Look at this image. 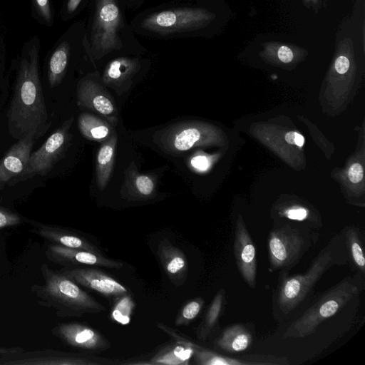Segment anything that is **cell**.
I'll list each match as a JSON object with an SVG mask.
<instances>
[{
  "label": "cell",
  "instance_id": "cell-22",
  "mask_svg": "<svg viewBox=\"0 0 365 365\" xmlns=\"http://www.w3.org/2000/svg\"><path fill=\"white\" fill-rule=\"evenodd\" d=\"M226 304L225 291L220 289L214 297L202 322L197 329V336L200 340H206L216 329Z\"/></svg>",
  "mask_w": 365,
  "mask_h": 365
},
{
  "label": "cell",
  "instance_id": "cell-41",
  "mask_svg": "<svg viewBox=\"0 0 365 365\" xmlns=\"http://www.w3.org/2000/svg\"><path fill=\"white\" fill-rule=\"evenodd\" d=\"M2 184H3V182H0V188L2 187V186H1V185H2Z\"/></svg>",
  "mask_w": 365,
  "mask_h": 365
},
{
  "label": "cell",
  "instance_id": "cell-10",
  "mask_svg": "<svg viewBox=\"0 0 365 365\" xmlns=\"http://www.w3.org/2000/svg\"><path fill=\"white\" fill-rule=\"evenodd\" d=\"M1 357L0 364L6 365H113L119 361L91 354L68 353L54 350L21 352Z\"/></svg>",
  "mask_w": 365,
  "mask_h": 365
},
{
  "label": "cell",
  "instance_id": "cell-36",
  "mask_svg": "<svg viewBox=\"0 0 365 365\" xmlns=\"http://www.w3.org/2000/svg\"><path fill=\"white\" fill-rule=\"evenodd\" d=\"M285 140L292 145H296L299 147H302L304 143V137L294 131L287 133L284 136Z\"/></svg>",
  "mask_w": 365,
  "mask_h": 365
},
{
  "label": "cell",
  "instance_id": "cell-34",
  "mask_svg": "<svg viewBox=\"0 0 365 365\" xmlns=\"http://www.w3.org/2000/svg\"><path fill=\"white\" fill-rule=\"evenodd\" d=\"M191 166L200 171H205L210 167V160L205 155H197L190 160Z\"/></svg>",
  "mask_w": 365,
  "mask_h": 365
},
{
  "label": "cell",
  "instance_id": "cell-6",
  "mask_svg": "<svg viewBox=\"0 0 365 365\" xmlns=\"http://www.w3.org/2000/svg\"><path fill=\"white\" fill-rule=\"evenodd\" d=\"M358 274L347 277L324 292L302 315L285 329V339L304 338L314 334L325 320L335 315L361 291Z\"/></svg>",
  "mask_w": 365,
  "mask_h": 365
},
{
  "label": "cell",
  "instance_id": "cell-21",
  "mask_svg": "<svg viewBox=\"0 0 365 365\" xmlns=\"http://www.w3.org/2000/svg\"><path fill=\"white\" fill-rule=\"evenodd\" d=\"M341 232L344 237L349 262L358 271V274L364 277L365 256L362 231L354 227H349L344 229Z\"/></svg>",
  "mask_w": 365,
  "mask_h": 365
},
{
  "label": "cell",
  "instance_id": "cell-13",
  "mask_svg": "<svg viewBox=\"0 0 365 365\" xmlns=\"http://www.w3.org/2000/svg\"><path fill=\"white\" fill-rule=\"evenodd\" d=\"M47 259L63 267H102L119 269L123 262L108 258L103 254L50 244L46 250Z\"/></svg>",
  "mask_w": 365,
  "mask_h": 365
},
{
  "label": "cell",
  "instance_id": "cell-25",
  "mask_svg": "<svg viewBox=\"0 0 365 365\" xmlns=\"http://www.w3.org/2000/svg\"><path fill=\"white\" fill-rule=\"evenodd\" d=\"M192 357V351L177 342L161 349L154 354L148 364H186Z\"/></svg>",
  "mask_w": 365,
  "mask_h": 365
},
{
  "label": "cell",
  "instance_id": "cell-35",
  "mask_svg": "<svg viewBox=\"0 0 365 365\" xmlns=\"http://www.w3.org/2000/svg\"><path fill=\"white\" fill-rule=\"evenodd\" d=\"M349 178L353 183L359 182L364 175V170L362 166L359 163L353 164L348 173Z\"/></svg>",
  "mask_w": 365,
  "mask_h": 365
},
{
  "label": "cell",
  "instance_id": "cell-8",
  "mask_svg": "<svg viewBox=\"0 0 365 365\" xmlns=\"http://www.w3.org/2000/svg\"><path fill=\"white\" fill-rule=\"evenodd\" d=\"M86 22H73L62 34L47 56V76L51 88L58 86L68 68L86 54Z\"/></svg>",
  "mask_w": 365,
  "mask_h": 365
},
{
  "label": "cell",
  "instance_id": "cell-23",
  "mask_svg": "<svg viewBox=\"0 0 365 365\" xmlns=\"http://www.w3.org/2000/svg\"><path fill=\"white\" fill-rule=\"evenodd\" d=\"M117 135L115 133L100 148L97 155L96 174L99 189L103 190L108 184L111 175Z\"/></svg>",
  "mask_w": 365,
  "mask_h": 365
},
{
  "label": "cell",
  "instance_id": "cell-5",
  "mask_svg": "<svg viewBox=\"0 0 365 365\" xmlns=\"http://www.w3.org/2000/svg\"><path fill=\"white\" fill-rule=\"evenodd\" d=\"M44 283L31 287L37 303L52 309L60 317H80L105 311V307L78 284L46 263L41 267Z\"/></svg>",
  "mask_w": 365,
  "mask_h": 365
},
{
  "label": "cell",
  "instance_id": "cell-19",
  "mask_svg": "<svg viewBox=\"0 0 365 365\" xmlns=\"http://www.w3.org/2000/svg\"><path fill=\"white\" fill-rule=\"evenodd\" d=\"M157 252L170 279L176 285L182 284L186 278L187 271L184 253L166 239L159 242Z\"/></svg>",
  "mask_w": 365,
  "mask_h": 365
},
{
  "label": "cell",
  "instance_id": "cell-32",
  "mask_svg": "<svg viewBox=\"0 0 365 365\" xmlns=\"http://www.w3.org/2000/svg\"><path fill=\"white\" fill-rule=\"evenodd\" d=\"M24 220L18 213L0 206V231L4 228L20 225Z\"/></svg>",
  "mask_w": 365,
  "mask_h": 365
},
{
  "label": "cell",
  "instance_id": "cell-26",
  "mask_svg": "<svg viewBox=\"0 0 365 365\" xmlns=\"http://www.w3.org/2000/svg\"><path fill=\"white\" fill-rule=\"evenodd\" d=\"M78 126L81 133L91 140H105L110 133V128L106 122L88 113L80 115Z\"/></svg>",
  "mask_w": 365,
  "mask_h": 365
},
{
  "label": "cell",
  "instance_id": "cell-3",
  "mask_svg": "<svg viewBox=\"0 0 365 365\" xmlns=\"http://www.w3.org/2000/svg\"><path fill=\"white\" fill-rule=\"evenodd\" d=\"M217 17L202 4L173 1L145 9L130 24L138 36L158 40L197 37L205 35Z\"/></svg>",
  "mask_w": 365,
  "mask_h": 365
},
{
  "label": "cell",
  "instance_id": "cell-18",
  "mask_svg": "<svg viewBox=\"0 0 365 365\" xmlns=\"http://www.w3.org/2000/svg\"><path fill=\"white\" fill-rule=\"evenodd\" d=\"M36 139L28 135L19 140L0 160V182H9L18 177L26 166Z\"/></svg>",
  "mask_w": 365,
  "mask_h": 365
},
{
  "label": "cell",
  "instance_id": "cell-9",
  "mask_svg": "<svg viewBox=\"0 0 365 365\" xmlns=\"http://www.w3.org/2000/svg\"><path fill=\"white\" fill-rule=\"evenodd\" d=\"M73 120V118L66 120L38 150L31 154L24 171L14 178L16 182L36 175H45L53 168L65 150Z\"/></svg>",
  "mask_w": 365,
  "mask_h": 365
},
{
  "label": "cell",
  "instance_id": "cell-39",
  "mask_svg": "<svg viewBox=\"0 0 365 365\" xmlns=\"http://www.w3.org/2000/svg\"><path fill=\"white\" fill-rule=\"evenodd\" d=\"M0 21V62L1 60V58L4 55L5 49H6V44L4 41V35L3 34L2 26Z\"/></svg>",
  "mask_w": 365,
  "mask_h": 365
},
{
  "label": "cell",
  "instance_id": "cell-24",
  "mask_svg": "<svg viewBox=\"0 0 365 365\" xmlns=\"http://www.w3.org/2000/svg\"><path fill=\"white\" fill-rule=\"evenodd\" d=\"M125 178V186L128 187L130 197L135 199H148L154 196L156 191V180L151 175L139 173L130 168Z\"/></svg>",
  "mask_w": 365,
  "mask_h": 365
},
{
  "label": "cell",
  "instance_id": "cell-33",
  "mask_svg": "<svg viewBox=\"0 0 365 365\" xmlns=\"http://www.w3.org/2000/svg\"><path fill=\"white\" fill-rule=\"evenodd\" d=\"M272 44L274 49H276L277 58L281 62L289 63L292 61L294 57L293 48L276 43H272Z\"/></svg>",
  "mask_w": 365,
  "mask_h": 365
},
{
  "label": "cell",
  "instance_id": "cell-28",
  "mask_svg": "<svg viewBox=\"0 0 365 365\" xmlns=\"http://www.w3.org/2000/svg\"><path fill=\"white\" fill-rule=\"evenodd\" d=\"M204 304V300L201 297H196L188 302L178 313L175 319L177 326L187 325L197 317Z\"/></svg>",
  "mask_w": 365,
  "mask_h": 365
},
{
  "label": "cell",
  "instance_id": "cell-12",
  "mask_svg": "<svg viewBox=\"0 0 365 365\" xmlns=\"http://www.w3.org/2000/svg\"><path fill=\"white\" fill-rule=\"evenodd\" d=\"M51 332L63 343L75 349L100 352L110 347V343L102 334L82 323L58 324Z\"/></svg>",
  "mask_w": 365,
  "mask_h": 365
},
{
  "label": "cell",
  "instance_id": "cell-2",
  "mask_svg": "<svg viewBox=\"0 0 365 365\" xmlns=\"http://www.w3.org/2000/svg\"><path fill=\"white\" fill-rule=\"evenodd\" d=\"M125 10L120 0H91L85 45L93 65L115 56L148 53L127 21Z\"/></svg>",
  "mask_w": 365,
  "mask_h": 365
},
{
  "label": "cell",
  "instance_id": "cell-14",
  "mask_svg": "<svg viewBox=\"0 0 365 365\" xmlns=\"http://www.w3.org/2000/svg\"><path fill=\"white\" fill-rule=\"evenodd\" d=\"M233 252L240 274L250 288L255 289L257 285V252L242 218L238 219L235 227Z\"/></svg>",
  "mask_w": 365,
  "mask_h": 365
},
{
  "label": "cell",
  "instance_id": "cell-38",
  "mask_svg": "<svg viewBox=\"0 0 365 365\" xmlns=\"http://www.w3.org/2000/svg\"><path fill=\"white\" fill-rule=\"evenodd\" d=\"M125 7L128 9H138L142 6L145 0H120Z\"/></svg>",
  "mask_w": 365,
  "mask_h": 365
},
{
  "label": "cell",
  "instance_id": "cell-16",
  "mask_svg": "<svg viewBox=\"0 0 365 365\" xmlns=\"http://www.w3.org/2000/svg\"><path fill=\"white\" fill-rule=\"evenodd\" d=\"M24 221L31 226V232L37 235L51 244L102 254L101 250L96 245L74 231L26 218H24Z\"/></svg>",
  "mask_w": 365,
  "mask_h": 365
},
{
  "label": "cell",
  "instance_id": "cell-11",
  "mask_svg": "<svg viewBox=\"0 0 365 365\" xmlns=\"http://www.w3.org/2000/svg\"><path fill=\"white\" fill-rule=\"evenodd\" d=\"M59 271L79 286L108 298L118 299L129 293L122 284L98 269L90 267H63Z\"/></svg>",
  "mask_w": 365,
  "mask_h": 365
},
{
  "label": "cell",
  "instance_id": "cell-42",
  "mask_svg": "<svg viewBox=\"0 0 365 365\" xmlns=\"http://www.w3.org/2000/svg\"><path fill=\"white\" fill-rule=\"evenodd\" d=\"M195 1H198V0H195Z\"/></svg>",
  "mask_w": 365,
  "mask_h": 365
},
{
  "label": "cell",
  "instance_id": "cell-40",
  "mask_svg": "<svg viewBox=\"0 0 365 365\" xmlns=\"http://www.w3.org/2000/svg\"><path fill=\"white\" fill-rule=\"evenodd\" d=\"M319 1L320 0H304L305 4L308 6H311L313 8L318 6L319 5Z\"/></svg>",
  "mask_w": 365,
  "mask_h": 365
},
{
  "label": "cell",
  "instance_id": "cell-29",
  "mask_svg": "<svg viewBox=\"0 0 365 365\" xmlns=\"http://www.w3.org/2000/svg\"><path fill=\"white\" fill-rule=\"evenodd\" d=\"M238 358L244 365H284L289 364L286 357L269 354H247Z\"/></svg>",
  "mask_w": 365,
  "mask_h": 365
},
{
  "label": "cell",
  "instance_id": "cell-20",
  "mask_svg": "<svg viewBox=\"0 0 365 365\" xmlns=\"http://www.w3.org/2000/svg\"><path fill=\"white\" fill-rule=\"evenodd\" d=\"M253 331L244 324H234L226 327L216 339L215 346L233 354L247 350L252 344Z\"/></svg>",
  "mask_w": 365,
  "mask_h": 365
},
{
  "label": "cell",
  "instance_id": "cell-37",
  "mask_svg": "<svg viewBox=\"0 0 365 365\" xmlns=\"http://www.w3.org/2000/svg\"><path fill=\"white\" fill-rule=\"evenodd\" d=\"M24 351L21 347H0V356L15 355Z\"/></svg>",
  "mask_w": 365,
  "mask_h": 365
},
{
  "label": "cell",
  "instance_id": "cell-27",
  "mask_svg": "<svg viewBox=\"0 0 365 365\" xmlns=\"http://www.w3.org/2000/svg\"><path fill=\"white\" fill-rule=\"evenodd\" d=\"M192 358L195 363L202 365H243L239 358H232L220 355L207 349L194 341L190 346Z\"/></svg>",
  "mask_w": 365,
  "mask_h": 365
},
{
  "label": "cell",
  "instance_id": "cell-7",
  "mask_svg": "<svg viewBox=\"0 0 365 365\" xmlns=\"http://www.w3.org/2000/svg\"><path fill=\"white\" fill-rule=\"evenodd\" d=\"M320 234L302 224L275 225L269 232L267 247L269 271H289L313 248Z\"/></svg>",
  "mask_w": 365,
  "mask_h": 365
},
{
  "label": "cell",
  "instance_id": "cell-30",
  "mask_svg": "<svg viewBox=\"0 0 365 365\" xmlns=\"http://www.w3.org/2000/svg\"><path fill=\"white\" fill-rule=\"evenodd\" d=\"M34 18L41 24L51 26L53 16L51 0H31Z\"/></svg>",
  "mask_w": 365,
  "mask_h": 365
},
{
  "label": "cell",
  "instance_id": "cell-1",
  "mask_svg": "<svg viewBox=\"0 0 365 365\" xmlns=\"http://www.w3.org/2000/svg\"><path fill=\"white\" fill-rule=\"evenodd\" d=\"M41 41L33 36L23 45L17 61L14 96L7 114L11 135L37 140L51 126L39 73Z\"/></svg>",
  "mask_w": 365,
  "mask_h": 365
},
{
  "label": "cell",
  "instance_id": "cell-31",
  "mask_svg": "<svg viewBox=\"0 0 365 365\" xmlns=\"http://www.w3.org/2000/svg\"><path fill=\"white\" fill-rule=\"evenodd\" d=\"M91 0H64L60 11V16L64 21H68L88 6Z\"/></svg>",
  "mask_w": 365,
  "mask_h": 365
},
{
  "label": "cell",
  "instance_id": "cell-4",
  "mask_svg": "<svg viewBox=\"0 0 365 365\" xmlns=\"http://www.w3.org/2000/svg\"><path fill=\"white\" fill-rule=\"evenodd\" d=\"M348 263V254L341 232L330 239L305 272L290 275L289 271H279L272 297L273 318L279 322H284L309 295L328 269Z\"/></svg>",
  "mask_w": 365,
  "mask_h": 365
},
{
  "label": "cell",
  "instance_id": "cell-15",
  "mask_svg": "<svg viewBox=\"0 0 365 365\" xmlns=\"http://www.w3.org/2000/svg\"><path fill=\"white\" fill-rule=\"evenodd\" d=\"M145 54L118 55L103 61L101 62L104 63L103 82L115 87L130 82L149 64L150 58Z\"/></svg>",
  "mask_w": 365,
  "mask_h": 365
},
{
  "label": "cell",
  "instance_id": "cell-17",
  "mask_svg": "<svg viewBox=\"0 0 365 365\" xmlns=\"http://www.w3.org/2000/svg\"><path fill=\"white\" fill-rule=\"evenodd\" d=\"M93 77V73H88L80 81L78 87V103L107 116L111 120L115 118L114 105Z\"/></svg>",
  "mask_w": 365,
  "mask_h": 365
}]
</instances>
